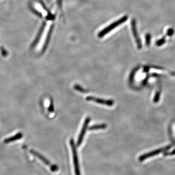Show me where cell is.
Masks as SVG:
<instances>
[{
  "label": "cell",
  "mask_w": 175,
  "mask_h": 175,
  "mask_svg": "<svg viewBox=\"0 0 175 175\" xmlns=\"http://www.w3.org/2000/svg\"><path fill=\"white\" fill-rule=\"evenodd\" d=\"M127 16H125L120 19L119 20L117 21L114 22L112 24L109 25L107 27L104 29L103 30H102L98 34V37L99 38L103 37L104 36H105L106 34H108V33L111 31L112 30L114 29L116 27L119 26L120 24H121L122 23H124L126 22V20H127Z\"/></svg>",
  "instance_id": "cell-1"
},
{
  "label": "cell",
  "mask_w": 175,
  "mask_h": 175,
  "mask_svg": "<svg viewBox=\"0 0 175 175\" xmlns=\"http://www.w3.org/2000/svg\"><path fill=\"white\" fill-rule=\"evenodd\" d=\"M70 143L71 148H72L75 174L76 175H81L80 170V168H79L78 156H77V149H76V145L74 144V141L73 139H71Z\"/></svg>",
  "instance_id": "cell-2"
},
{
  "label": "cell",
  "mask_w": 175,
  "mask_h": 175,
  "mask_svg": "<svg viewBox=\"0 0 175 175\" xmlns=\"http://www.w3.org/2000/svg\"><path fill=\"white\" fill-rule=\"evenodd\" d=\"M30 153L32 154L33 155H34V156H36L39 159H41V161H42L45 164H46L47 166H49L50 167V169H51V170H52V171L55 172L59 169L57 166H55V165H52V164H51L50 162H49V161L47 160V159H46L42 155H41L40 153H38L37 151H34V150H30Z\"/></svg>",
  "instance_id": "cell-3"
},
{
  "label": "cell",
  "mask_w": 175,
  "mask_h": 175,
  "mask_svg": "<svg viewBox=\"0 0 175 175\" xmlns=\"http://www.w3.org/2000/svg\"><path fill=\"white\" fill-rule=\"evenodd\" d=\"M86 100L87 101H91L100 104L105 105L108 106H112L114 104V101L112 100H105L104 99L98 98L94 96H88Z\"/></svg>",
  "instance_id": "cell-4"
},
{
  "label": "cell",
  "mask_w": 175,
  "mask_h": 175,
  "mask_svg": "<svg viewBox=\"0 0 175 175\" xmlns=\"http://www.w3.org/2000/svg\"><path fill=\"white\" fill-rule=\"evenodd\" d=\"M90 120H91V119L89 117L87 118L85 120V122L83 123V127H82V128L80 133L79 135V137H78L77 142V146H80L81 145V144L82 143L84 135L85 134L86 131L87 129L88 124L90 123Z\"/></svg>",
  "instance_id": "cell-5"
},
{
  "label": "cell",
  "mask_w": 175,
  "mask_h": 175,
  "mask_svg": "<svg viewBox=\"0 0 175 175\" xmlns=\"http://www.w3.org/2000/svg\"><path fill=\"white\" fill-rule=\"evenodd\" d=\"M168 148H169L168 147H167V148H165L160 149H158V150L152 151V152L145 154V155H142V156L140 157L139 159V161L141 162V161H144V160L146 159L152 157V156H154L155 155H157V154L160 153L164 151V150H166V149H168Z\"/></svg>",
  "instance_id": "cell-6"
},
{
  "label": "cell",
  "mask_w": 175,
  "mask_h": 175,
  "mask_svg": "<svg viewBox=\"0 0 175 175\" xmlns=\"http://www.w3.org/2000/svg\"><path fill=\"white\" fill-rule=\"evenodd\" d=\"M45 23H43L42 26H41V28H40V31L38 32V34L36 39H35V41H34L33 43H32V48L34 47V46H35L36 45H37L38 43V41H40V38H41V36L42 33H43V30L45 29Z\"/></svg>",
  "instance_id": "cell-7"
},
{
  "label": "cell",
  "mask_w": 175,
  "mask_h": 175,
  "mask_svg": "<svg viewBox=\"0 0 175 175\" xmlns=\"http://www.w3.org/2000/svg\"><path fill=\"white\" fill-rule=\"evenodd\" d=\"M23 134L20 132V133H18V134L15 135L14 136H12V137H9V138H7L6 139H5L4 140V143H5V144H7V143L13 142V141H15L18 140L20 139L23 137Z\"/></svg>",
  "instance_id": "cell-8"
},
{
  "label": "cell",
  "mask_w": 175,
  "mask_h": 175,
  "mask_svg": "<svg viewBox=\"0 0 175 175\" xmlns=\"http://www.w3.org/2000/svg\"><path fill=\"white\" fill-rule=\"evenodd\" d=\"M107 127V125L105 124H100V125H94L89 128L90 130H104Z\"/></svg>",
  "instance_id": "cell-9"
},
{
  "label": "cell",
  "mask_w": 175,
  "mask_h": 175,
  "mask_svg": "<svg viewBox=\"0 0 175 175\" xmlns=\"http://www.w3.org/2000/svg\"><path fill=\"white\" fill-rule=\"evenodd\" d=\"M74 89L75 90H77V91H79V92H82V93H85V92H87L86 90L85 89H84L83 87H82L80 86L79 85H77V84H76L73 87Z\"/></svg>",
  "instance_id": "cell-10"
},
{
  "label": "cell",
  "mask_w": 175,
  "mask_h": 175,
  "mask_svg": "<svg viewBox=\"0 0 175 175\" xmlns=\"http://www.w3.org/2000/svg\"><path fill=\"white\" fill-rule=\"evenodd\" d=\"M0 49H1V53L2 54V56H5H5H7L8 53H7V52L6 51V50L5 49L4 47H1Z\"/></svg>",
  "instance_id": "cell-11"
},
{
  "label": "cell",
  "mask_w": 175,
  "mask_h": 175,
  "mask_svg": "<svg viewBox=\"0 0 175 175\" xmlns=\"http://www.w3.org/2000/svg\"><path fill=\"white\" fill-rule=\"evenodd\" d=\"M48 110L49 112H54V105H53V103L52 102H51L50 104L49 107L48 108Z\"/></svg>",
  "instance_id": "cell-12"
},
{
  "label": "cell",
  "mask_w": 175,
  "mask_h": 175,
  "mask_svg": "<svg viewBox=\"0 0 175 175\" xmlns=\"http://www.w3.org/2000/svg\"><path fill=\"white\" fill-rule=\"evenodd\" d=\"M58 4H59V6H60V7H61V0H58Z\"/></svg>",
  "instance_id": "cell-13"
}]
</instances>
